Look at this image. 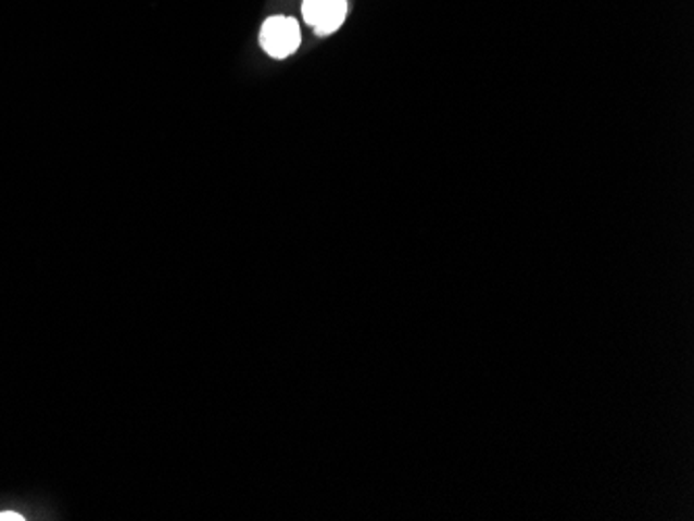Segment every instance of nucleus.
<instances>
[{
  "instance_id": "nucleus-1",
  "label": "nucleus",
  "mask_w": 694,
  "mask_h": 521,
  "mask_svg": "<svg viewBox=\"0 0 694 521\" xmlns=\"http://www.w3.org/2000/svg\"><path fill=\"white\" fill-rule=\"evenodd\" d=\"M302 45V31L293 17H270L261 29V47L273 59H286Z\"/></svg>"
},
{
  "instance_id": "nucleus-2",
  "label": "nucleus",
  "mask_w": 694,
  "mask_h": 521,
  "mask_svg": "<svg viewBox=\"0 0 694 521\" xmlns=\"http://www.w3.org/2000/svg\"><path fill=\"white\" fill-rule=\"evenodd\" d=\"M302 17L318 36H329L345 22L348 0H304Z\"/></svg>"
},
{
  "instance_id": "nucleus-3",
  "label": "nucleus",
  "mask_w": 694,
  "mask_h": 521,
  "mask_svg": "<svg viewBox=\"0 0 694 521\" xmlns=\"http://www.w3.org/2000/svg\"><path fill=\"white\" fill-rule=\"evenodd\" d=\"M24 516H20V513H15V511H2L0 513V521H24Z\"/></svg>"
}]
</instances>
